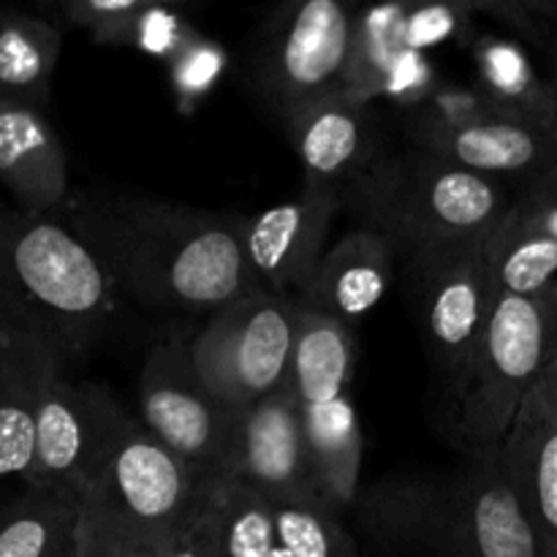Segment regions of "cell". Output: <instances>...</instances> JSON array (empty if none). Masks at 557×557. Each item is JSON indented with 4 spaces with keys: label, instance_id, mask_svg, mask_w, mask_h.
I'll return each mask as SVG.
<instances>
[{
    "label": "cell",
    "instance_id": "obj_27",
    "mask_svg": "<svg viewBox=\"0 0 557 557\" xmlns=\"http://www.w3.org/2000/svg\"><path fill=\"white\" fill-rule=\"evenodd\" d=\"M218 557H270L277 547L275 504L239 479H215L210 493Z\"/></svg>",
    "mask_w": 557,
    "mask_h": 557
},
{
    "label": "cell",
    "instance_id": "obj_12",
    "mask_svg": "<svg viewBox=\"0 0 557 557\" xmlns=\"http://www.w3.org/2000/svg\"><path fill=\"white\" fill-rule=\"evenodd\" d=\"M341 210V190L305 183L294 199L245 218L243 248L256 283L264 292L297 297L326 253L324 243Z\"/></svg>",
    "mask_w": 557,
    "mask_h": 557
},
{
    "label": "cell",
    "instance_id": "obj_1",
    "mask_svg": "<svg viewBox=\"0 0 557 557\" xmlns=\"http://www.w3.org/2000/svg\"><path fill=\"white\" fill-rule=\"evenodd\" d=\"M117 292L156 310H221L261 292L243 248L245 215L96 190L60 210Z\"/></svg>",
    "mask_w": 557,
    "mask_h": 557
},
{
    "label": "cell",
    "instance_id": "obj_19",
    "mask_svg": "<svg viewBox=\"0 0 557 557\" xmlns=\"http://www.w3.org/2000/svg\"><path fill=\"white\" fill-rule=\"evenodd\" d=\"M413 147L466 172L504 183H522L557 166V139L504 117L476 120L460 128H408Z\"/></svg>",
    "mask_w": 557,
    "mask_h": 557
},
{
    "label": "cell",
    "instance_id": "obj_28",
    "mask_svg": "<svg viewBox=\"0 0 557 557\" xmlns=\"http://www.w3.org/2000/svg\"><path fill=\"white\" fill-rule=\"evenodd\" d=\"M275 525L277 544L292 557H357L341 509L324 498L275 504Z\"/></svg>",
    "mask_w": 557,
    "mask_h": 557
},
{
    "label": "cell",
    "instance_id": "obj_2",
    "mask_svg": "<svg viewBox=\"0 0 557 557\" xmlns=\"http://www.w3.org/2000/svg\"><path fill=\"white\" fill-rule=\"evenodd\" d=\"M117 294L60 212L0 210V335L36 337L71 364L103 337Z\"/></svg>",
    "mask_w": 557,
    "mask_h": 557
},
{
    "label": "cell",
    "instance_id": "obj_25",
    "mask_svg": "<svg viewBox=\"0 0 557 557\" xmlns=\"http://www.w3.org/2000/svg\"><path fill=\"white\" fill-rule=\"evenodd\" d=\"M79 498L36 490L0 511V557H65L76 549Z\"/></svg>",
    "mask_w": 557,
    "mask_h": 557
},
{
    "label": "cell",
    "instance_id": "obj_33",
    "mask_svg": "<svg viewBox=\"0 0 557 557\" xmlns=\"http://www.w3.org/2000/svg\"><path fill=\"white\" fill-rule=\"evenodd\" d=\"M174 542V539H172ZM172 542H152V544H141V547L125 549V553L114 555V557H169V547Z\"/></svg>",
    "mask_w": 557,
    "mask_h": 557
},
{
    "label": "cell",
    "instance_id": "obj_6",
    "mask_svg": "<svg viewBox=\"0 0 557 557\" xmlns=\"http://www.w3.org/2000/svg\"><path fill=\"white\" fill-rule=\"evenodd\" d=\"M557 362V283L500 294L466 381L455 392V435L473 457L495 455L542 375Z\"/></svg>",
    "mask_w": 557,
    "mask_h": 557
},
{
    "label": "cell",
    "instance_id": "obj_13",
    "mask_svg": "<svg viewBox=\"0 0 557 557\" xmlns=\"http://www.w3.org/2000/svg\"><path fill=\"white\" fill-rule=\"evenodd\" d=\"M232 479L256 487L272 504L324 498L310 471L299 403L288 381L275 395L243 408L234 438Z\"/></svg>",
    "mask_w": 557,
    "mask_h": 557
},
{
    "label": "cell",
    "instance_id": "obj_32",
    "mask_svg": "<svg viewBox=\"0 0 557 557\" xmlns=\"http://www.w3.org/2000/svg\"><path fill=\"white\" fill-rule=\"evenodd\" d=\"M169 557H218L215 528H212L210 517V495H207V504L201 506L199 515L174 536L172 547H169Z\"/></svg>",
    "mask_w": 557,
    "mask_h": 557
},
{
    "label": "cell",
    "instance_id": "obj_21",
    "mask_svg": "<svg viewBox=\"0 0 557 557\" xmlns=\"http://www.w3.org/2000/svg\"><path fill=\"white\" fill-rule=\"evenodd\" d=\"M476 90L495 117L528 125L557 139V82L539 69L517 38L484 33L473 41Z\"/></svg>",
    "mask_w": 557,
    "mask_h": 557
},
{
    "label": "cell",
    "instance_id": "obj_34",
    "mask_svg": "<svg viewBox=\"0 0 557 557\" xmlns=\"http://www.w3.org/2000/svg\"><path fill=\"white\" fill-rule=\"evenodd\" d=\"M544 60H547V65H544V69L549 71V76H553V79L557 82V44H553V47H547L544 49Z\"/></svg>",
    "mask_w": 557,
    "mask_h": 557
},
{
    "label": "cell",
    "instance_id": "obj_26",
    "mask_svg": "<svg viewBox=\"0 0 557 557\" xmlns=\"http://www.w3.org/2000/svg\"><path fill=\"white\" fill-rule=\"evenodd\" d=\"M408 11L411 5L406 3H384L357 11L346 69V92L368 103L384 96L397 65L411 52L406 41Z\"/></svg>",
    "mask_w": 557,
    "mask_h": 557
},
{
    "label": "cell",
    "instance_id": "obj_30",
    "mask_svg": "<svg viewBox=\"0 0 557 557\" xmlns=\"http://www.w3.org/2000/svg\"><path fill=\"white\" fill-rule=\"evenodd\" d=\"M490 114L493 112H490L487 101L476 90V85H435V90L419 107H413L408 128H460V125L476 123Z\"/></svg>",
    "mask_w": 557,
    "mask_h": 557
},
{
    "label": "cell",
    "instance_id": "obj_31",
    "mask_svg": "<svg viewBox=\"0 0 557 557\" xmlns=\"http://www.w3.org/2000/svg\"><path fill=\"white\" fill-rule=\"evenodd\" d=\"M476 3H449V5H419L408 11L406 41L408 49L419 52L424 47H435L449 38H460L471 33Z\"/></svg>",
    "mask_w": 557,
    "mask_h": 557
},
{
    "label": "cell",
    "instance_id": "obj_11",
    "mask_svg": "<svg viewBox=\"0 0 557 557\" xmlns=\"http://www.w3.org/2000/svg\"><path fill=\"white\" fill-rule=\"evenodd\" d=\"M131 413L96 384L71 381L65 368L49 381L38 413L36 451L25 484L82 498Z\"/></svg>",
    "mask_w": 557,
    "mask_h": 557
},
{
    "label": "cell",
    "instance_id": "obj_14",
    "mask_svg": "<svg viewBox=\"0 0 557 557\" xmlns=\"http://www.w3.org/2000/svg\"><path fill=\"white\" fill-rule=\"evenodd\" d=\"M509 484L536 531L542 557H557V368L547 370L498 449Z\"/></svg>",
    "mask_w": 557,
    "mask_h": 557
},
{
    "label": "cell",
    "instance_id": "obj_36",
    "mask_svg": "<svg viewBox=\"0 0 557 557\" xmlns=\"http://www.w3.org/2000/svg\"><path fill=\"white\" fill-rule=\"evenodd\" d=\"M65 557H79V555H76V549H74V553H71V555H65Z\"/></svg>",
    "mask_w": 557,
    "mask_h": 557
},
{
    "label": "cell",
    "instance_id": "obj_9",
    "mask_svg": "<svg viewBox=\"0 0 557 557\" xmlns=\"http://www.w3.org/2000/svg\"><path fill=\"white\" fill-rule=\"evenodd\" d=\"M243 408L218 400L199 379L190 341L150 348L139 375V419L161 444L212 479H232Z\"/></svg>",
    "mask_w": 557,
    "mask_h": 557
},
{
    "label": "cell",
    "instance_id": "obj_15",
    "mask_svg": "<svg viewBox=\"0 0 557 557\" xmlns=\"http://www.w3.org/2000/svg\"><path fill=\"white\" fill-rule=\"evenodd\" d=\"M283 123L308 185H326L343 194L381 156L370 103L346 90L305 103Z\"/></svg>",
    "mask_w": 557,
    "mask_h": 557
},
{
    "label": "cell",
    "instance_id": "obj_10",
    "mask_svg": "<svg viewBox=\"0 0 557 557\" xmlns=\"http://www.w3.org/2000/svg\"><path fill=\"white\" fill-rule=\"evenodd\" d=\"M406 270L424 343L457 392L500 299L487 250L484 243L424 250Z\"/></svg>",
    "mask_w": 557,
    "mask_h": 557
},
{
    "label": "cell",
    "instance_id": "obj_5",
    "mask_svg": "<svg viewBox=\"0 0 557 557\" xmlns=\"http://www.w3.org/2000/svg\"><path fill=\"white\" fill-rule=\"evenodd\" d=\"M212 484L215 479L174 455L139 417H128L79 498L76 555L114 557L172 542L207 504Z\"/></svg>",
    "mask_w": 557,
    "mask_h": 557
},
{
    "label": "cell",
    "instance_id": "obj_18",
    "mask_svg": "<svg viewBox=\"0 0 557 557\" xmlns=\"http://www.w3.org/2000/svg\"><path fill=\"white\" fill-rule=\"evenodd\" d=\"M0 188L16 210L60 212L69 194V158L47 112L0 98Z\"/></svg>",
    "mask_w": 557,
    "mask_h": 557
},
{
    "label": "cell",
    "instance_id": "obj_22",
    "mask_svg": "<svg viewBox=\"0 0 557 557\" xmlns=\"http://www.w3.org/2000/svg\"><path fill=\"white\" fill-rule=\"evenodd\" d=\"M315 487L337 509L354 506L362 479L364 435L351 395L299 406Z\"/></svg>",
    "mask_w": 557,
    "mask_h": 557
},
{
    "label": "cell",
    "instance_id": "obj_37",
    "mask_svg": "<svg viewBox=\"0 0 557 557\" xmlns=\"http://www.w3.org/2000/svg\"><path fill=\"white\" fill-rule=\"evenodd\" d=\"M555 368H557V362H555Z\"/></svg>",
    "mask_w": 557,
    "mask_h": 557
},
{
    "label": "cell",
    "instance_id": "obj_16",
    "mask_svg": "<svg viewBox=\"0 0 557 557\" xmlns=\"http://www.w3.org/2000/svg\"><path fill=\"white\" fill-rule=\"evenodd\" d=\"M484 250L500 294H536L557 283V166L511 194Z\"/></svg>",
    "mask_w": 557,
    "mask_h": 557
},
{
    "label": "cell",
    "instance_id": "obj_4",
    "mask_svg": "<svg viewBox=\"0 0 557 557\" xmlns=\"http://www.w3.org/2000/svg\"><path fill=\"white\" fill-rule=\"evenodd\" d=\"M509 201L504 183L451 166L419 147L381 152L343 190V207L357 218V226L389 239L403 259L487 243Z\"/></svg>",
    "mask_w": 557,
    "mask_h": 557
},
{
    "label": "cell",
    "instance_id": "obj_3",
    "mask_svg": "<svg viewBox=\"0 0 557 557\" xmlns=\"http://www.w3.org/2000/svg\"><path fill=\"white\" fill-rule=\"evenodd\" d=\"M357 511L364 531L386 547L435 557H542L498 451L455 473L384 479L359 493Z\"/></svg>",
    "mask_w": 557,
    "mask_h": 557
},
{
    "label": "cell",
    "instance_id": "obj_35",
    "mask_svg": "<svg viewBox=\"0 0 557 557\" xmlns=\"http://www.w3.org/2000/svg\"><path fill=\"white\" fill-rule=\"evenodd\" d=\"M270 557H292V555H288V553H286V549H283V547H281V544H277V547H275V553H272Z\"/></svg>",
    "mask_w": 557,
    "mask_h": 557
},
{
    "label": "cell",
    "instance_id": "obj_8",
    "mask_svg": "<svg viewBox=\"0 0 557 557\" xmlns=\"http://www.w3.org/2000/svg\"><path fill=\"white\" fill-rule=\"evenodd\" d=\"M354 22L357 11L343 0H299L264 22L253 54V82L281 120L305 103L346 90Z\"/></svg>",
    "mask_w": 557,
    "mask_h": 557
},
{
    "label": "cell",
    "instance_id": "obj_7",
    "mask_svg": "<svg viewBox=\"0 0 557 557\" xmlns=\"http://www.w3.org/2000/svg\"><path fill=\"white\" fill-rule=\"evenodd\" d=\"M299 315L297 297L264 288L215 310L190 341L196 373L207 389L232 408H250L283 389Z\"/></svg>",
    "mask_w": 557,
    "mask_h": 557
},
{
    "label": "cell",
    "instance_id": "obj_23",
    "mask_svg": "<svg viewBox=\"0 0 557 557\" xmlns=\"http://www.w3.org/2000/svg\"><path fill=\"white\" fill-rule=\"evenodd\" d=\"M63 52V27L47 16L0 9V98L47 109Z\"/></svg>",
    "mask_w": 557,
    "mask_h": 557
},
{
    "label": "cell",
    "instance_id": "obj_20",
    "mask_svg": "<svg viewBox=\"0 0 557 557\" xmlns=\"http://www.w3.org/2000/svg\"><path fill=\"white\" fill-rule=\"evenodd\" d=\"M63 368L69 364L47 343L0 335V482H25L30 473L44 395Z\"/></svg>",
    "mask_w": 557,
    "mask_h": 557
},
{
    "label": "cell",
    "instance_id": "obj_24",
    "mask_svg": "<svg viewBox=\"0 0 557 557\" xmlns=\"http://www.w3.org/2000/svg\"><path fill=\"white\" fill-rule=\"evenodd\" d=\"M354 359H357L354 326L302 308L292 370H288V384L299 406L348 395Z\"/></svg>",
    "mask_w": 557,
    "mask_h": 557
},
{
    "label": "cell",
    "instance_id": "obj_17",
    "mask_svg": "<svg viewBox=\"0 0 557 557\" xmlns=\"http://www.w3.org/2000/svg\"><path fill=\"white\" fill-rule=\"evenodd\" d=\"M395 264V245L379 232L357 226L321 256L297 299L305 310L354 326L389 294Z\"/></svg>",
    "mask_w": 557,
    "mask_h": 557
},
{
    "label": "cell",
    "instance_id": "obj_29",
    "mask_svg": "<svg viewBox=\"0 0 557 557\" xmlns=\"http://www.w3.org/2000/svg\"><path fill=\"white\" fill-rule=\"evenodd\" d=\"M150 5L141 0H60L47 5V20L76 27L103 47H125L139 38Z\"/></svg>",
    "mask_w": 557,
    "mask_h": 557
}]
</instances>
